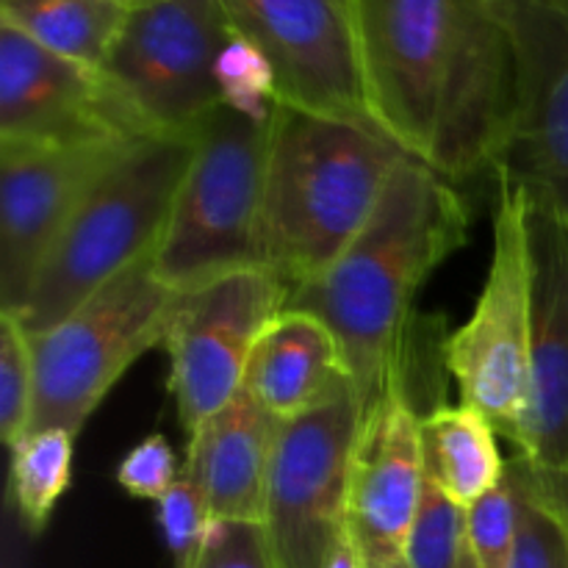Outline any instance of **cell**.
Returning <instances> with one entry per match:
<instances>
[{"instance_id": "cell-17", "label": "cell", "mask_w": 568, "mask_h": 568, "mask_svg": "<svg viewBox=\"0 0 568 568\" xmlns=\"http://www.w3.org/2000/svg\"><path fill=\"white\" fill-rule=\"evenodd\" d=\"M281 422L247 392L189 433L183 471L200 488L211 521L264 525L266 483Z\"/></svg>"}, {"instance_id": "cell-19", "label": "cell", "mask_w": 568, "mask_h": 568, "mask_svg": "<svg viewBox=\"0 0 568 568\" xmlns=\"http://www.w3.org/2000/svg\"><path fill=\"white\" fill-rule=\"evenodd\" d=\"M427 475L449 499L469 508L508 475L491 422L469 405H438L422 419Z\"/></svg>"}, {"instance_id": "cell-20", "label": "cell", "mask_w": 568, "mask_h": 568, "mask_svg": "<svg viewBox=\"0 0 568 568\" xmlns=\"http://www.w3.org/2000/svg\"><path fill=\"white\" fill-rule=\"evenodd\" d=\"M128 9L120 0H0V22L50 53L100 72Z\"/></svg>"}, {"instance_id": "cell-25", "label": "cell", "mask_w": 568, "mask_h": 568, "mask_svg": "<svg viewBox=\"0 0 568 568\" xmlns=\"http://www.w3.org/2000/svg\"><path fill=\"white\" fill-rule=\"evenodd\" d=\"M519 480L508 464L499 486L466 508V547L480 568H508L519 538Z\"/></svg>"}, {"instance_id": "cell-27", "label": "cell", "mask_w": 568, "mask_h": 568, "mask_svg": "<svg viewBox=\"0 0 568 568\" xmlns=\"http://www.w3.org/2000/svg\"><path fill=\"white\" fill-rule=\"evenodd\" d=\"M155 505H159V525L164 530L166 547L175 558V568H192L197 555L203 552L211 525H214L203 497H200V488L194 486L186 471H181L175 486Z\"/></svg>"}, {"instance_id": "cell-14", "label": "cell", "mask_w": 568, "mask_h": 568, "mask_svg": "<svg viewBox=\"0 0 568 568\" xmlns=\"http://www.w3.org/2000/svg\"><path fill=\"white\" fill-rule=\"evenodd\" d=\"M125 139L144 136L133 131L100 72L0 22V142L72 148Z\"/></svg>"}, {"instance_id": "cell-26", "label": "cell", "mask_w": 568, "mask_h": 568, "mask_svg": "<svg viewBox=\"0 0 568 568\" xmlns=\"http://www.w3.org/2000/svg\"><path fill=\"white\" fill-rule=\"evenodd\" d=\"M33 410L31 338L11 314H0V438L14 447L28 433Z\"/></svg>"}, {"instance_id": "cell-34", "label": "cell", "mask_w": 568, "mask_h": 568, "mask_svg": "<svg viewBox=\"0 0 568 568\" xmlns=\"http://www.w3.org/2000/svg\"><path fill=\"white\" fill-rule=\"evenodd\" d=\"M125 9H136V6H148V3H155V0H120Z\"/></svg>"}, {"instance_id": "cell-13", "label": "cell", "mask_w": 568, "mask_h": 568, "mask_svg": "<svg viewBox=\"0 0 568 568\" xmlns=\"http://www.w3.org/2000/svg\"><path fill=\"white\" fill-rule=\"evenodd\" d=\"M125 142H0V314H17L39 264L89 189L128 153Z\"/></svg>"}, {"instance_id": "cell-29", "label": "cell", "mask_w": 568, "mask_h": 568, "mask_svg": "<svg viewBox=\"0 0 568 568\" xmlns=\"http://www.w3.org/2000/svg\"><path fill=\"white\" fill-rule=\"evenodd\" d=\"M192 568H277L264 525L214 521Z\"/></svg>"}, {"instance_id": "cell-21", "label": "cell", "mask_w": 568, "mask_h": 568, "mask_svg": "<svg viewBox=\"0 0 568 568\" xmlns=\"http://www.w3.org/2000/svg\"><path fill=\"white\" fill-rule=\"evenodd\" d=\"M70 430H31L11 447V499L28 532H42L72 480Z\"/></svg>"}, {"instance_id": "cell-33", "label": "cell", "mask_w": 568, "mask_h": 568, "mask_svg": "<svg viewBox=\"0 0 568 568\" xmlns=\"http://www.w3.org/2000/svg\"><path fill=\"white\" fill-rule=\"evenodd\" d=\"M369 568H408V566H405L403 558H397V560H386V564H377V566H369Z\"/></svg>"}, {"instance_id": "cell-3", "label": "cell", "mask_w": 568, "mask_h": 568, "mask_svg": "<svg viewBox=\"0 0 568 568\" xmlns=\"http://www.w3.org/2000/svg\"><path fill=\"white\" fill-rule=\"evenodd\" d=\"M408 155L375 125L277 103L261 209V264L286 288L327 270L375 214Z\"/></svg>"}, {"instance_id": "cell-6", "label": "cell", "mask_w": 568, "mask_h": 568, "mask_svg": "<svg viewBox=\"0 0 568 568\" xmlns=\"http://www.w3.org/2000/svg\"><path fill=\"white\" fill-rule=\"evenodd\" d=\"M181 294L153 270V255L105 283L50 331L31 338V430L81 433L133 361L164 342Z\"/></svg>"}, {"instance_id": "cell-22", "label": "cell", "mask_w": 568, "mask_h": 568, "mask_svg": "<svg viewBox=\"0 0 568 568\" xmlns=\"http://www.w3.org/2000/svg\"><path fill=\"white\" fill-rule=\"evenodd\" d=\"M519 480V538L508 568H568V525L547 480L525 458L510 460Z\"/></svg>"}, {"instance_id": "cell-2", "label": "cell", "mask_w": 568, "mask_h": 568, "mask_svg": "<svg viewBox=\"0 0 568 568\" xmlns=\"http://www.w3.org/2000/svg\"><path fill=\"white\" fill-rule=\"evenodd\" d=\"M469 220L458 189L408 155L355 242L288 292L286 308L308 311L336 336L361 419L405 383L414 300L430 272L464 247Z\"/></svg>"}, {"instance_id": "cell-15", "label": "cell", "mask_w": 568, "mask_h": 568, "mask_svg": "<svg viewBox=\"0 0 568 568\" xmlns=\"http://www.w3.org/2000/svg\"><path fill=\"white\" fill-rule=\"evenodd\" d=\"M527 194V192H525ZM530 377L516 447L536 471H568V220L527 197Z\"/></svg>"}, {"instance_id": "cell-10", "label": "cell", "mask_w": 568, "mask_h": 568, "mask_svg": "<svg viewBox=\"0 0 568 568\" xmlns=\"http://www.w3.org/2000/svg\"><path fill=\"white\" fill-rule=\"evenodd\" d=\"M286 300V283L264 266L178 297L161 344L170 355V394L189 433L236 399L255 338Z\"/></svg>"}, {"instance_id": "cell-32", "label": "cell", "mask_w": 568, "mask_h": 568, "mask_svg": "<svg viewBox=\"0 0 568 568\" xmlns=\"http://www.w3.org/2000/svg\"><path fill=\"white\" fill-rule=\"evenodd\" d=\"M458 568H480L475 564V558H471V552H469V547L464 549V558H460V566Z\"/></svg>"}, {"instance_id": "cell-30", "label": "cell", "mask_w": 568, "mask_h": 568, "mask_svg": "<svg viewBox=\"0 0 568 568\" xmlns=\"http://www.w3.org/2000/svg\"><path fill=\"white\" fill-rule=\"evenodd\" d=\"M320 568H369L349 527H344V530L338 532V538L333 541V547L327 549L325 560H322Z\"/></svg>"}, {"instance_id": "cell-18", "label": "cell", "mask_w": 568, "mask_h": 568, "mask_svg": "<svg viewBox=\"0 0 568 568\" xmlns=\"http://www.w3.org/2000/svg\"><path fill=\"white\" fill-rule=\"evenodd\" d=\"M242 388L277 422H292L353 386L331 327L308 311L283 308L255 338Z\"/></svg>"}, {"instance_id": "cell-16", "label": "cell", "mask_w": 568, "mask_h": 568, "mask_svg": "<svg viewBox=\"0 0 568 568\" xmlns=\"http://www.w3.org/2000/svg\"><path fill=\"white\" fill-rule=\"evenodd\" d=\"M425 480L422 416L410 405L405 383H399L361 419L353 453L347 527L366 566L403 558Z\"/></svg>"}, {"instance_id": "cell-9", "label": "cell", "mask_w": 568, "mask_h": 568, "mask_svg": "<svg viewBox=\"0 0 568 568\" xmlns=\"http://www.w3.org/2000/svg\"><path fill=\"white\" fill-rule=\"evenodd\" d=\"M358 430L353 388L281 422L264 505V532L277 568H320L347 527Z\"/></svg>"}, {"instance_id": "cell-23", "label": "cell", "mask_w": 568, "mask_h": 568, "mask_svg": "<svg viewBox=\"0 0 568 568\" xmlns=\"http://www.w3.org/2000/svg\"><path fill=\"white\" fill-rule=\"evenodd\" d=\"M466 549V508L449 499L430 475L405 541L408 568H458Z\"/></svg>"}, {"instance_id": "cell-11", "label": "cell", "mask_w": 568, "mask_h": 568, "mask_svg": "<svg viewBox=\"0 0 568 568\" xmlns=\"http://www.w3.org/2000/svg\"><path fill=\"white\" fill-rule=\"evenodd\" d=\"M516 100L497 178L568 220V0H503Z\"/></svg>"}, {"instance_id": "cell-8", "label": "cell", "mask_w": 568, "mask_h": 568, "mask_svg": "<svg viewBox=\"0 0 568 568\" xmlns=\"http://www.w3.org/2000/svg\"><path fill=\"white\" fill-rule=\"evenodd\" d=\"M530 244L527 194L499 178L494 253L469 322L444 344V364L460 403L480 410L494 430L516 444L530 377Z\"/></svg>"}, {"instance_id": "cell-1", "label": "cell", "mask_w": 568, "mask_h": 568, "mask_svg": "<svg viewBox=\"0 0 568 568\" xmlns=\"http://www.w3.org/2000/svg\"><path fill=\"white\" fill-rule=\"evenodd\" d=\"M372 122L449 183L497 164L516 100L508 22L494 0H353Z\"/></svg>"}, {"instance_id": "cell-5", "label": "cell", "mask_w": 568, "mask_h": 568, "mask_svg": "<svg viewBox=\"0 0 568 568\" xmlns=\"http://www.w3.org/2000/svg\"><path fill=\"white\" fill-rule=\"evenodd\" d=\"M272 120L220 105L194 136L153 270L178 294L261 264V209Z\"/></svg>"}, {"instance_id": "cell-31", "label": "cell", "mask_w": 568, "mask_h": 568, "mask_svg": "<svg viewBox=\"0 0 568 568\" xmlns=\"http://www.w3.org/2000/svg\"><path fill=\"white\" fill-rule=\"evenodd\" d=\"M538 475L547 480L549 491H552L555 499H558L560 510H564V516H566V525H568V471H564V475H547V471H538Z\"/></svg>"}, {"instance_id": "cell-12", "label": "cell", "mask_w": 568, "mask_h": 568, "mask_svg": "<svg viewBox=\"0 0 568 568\" xmlns=\"http://www.w3.org/2000/svg\"><path fill=\"white\" fill-rule=\"evenodd\" d=\"M220 3L233 31L253 42L275 70L277 103L308 114L375 125L361 81L353 0Z\"/></svg>"}, {"instance_id": "cell-4", "label": "cell", "mask_w": 568, "mask_h": 568, "mask_svg": "<svg viewBox=\"0 0 568 568\" xmlns=\"http://www.w3.org/2000/svg\"><path fill=\"white\" fill-rule=\"evenodd\" d=\"M192 153L194 139L144 136L89 189L39 264L22 308L11 314L28 336L59 325L155 253Z\"/></svg>"}, {"instance_id": "cell-7", "label": "cell", "mask_w": 568, "mask_h": 568, "mask_svg": "<svg viewBox=\"0 0 568 568\" xmlns=\"http://www.w3.org/2000/svg\"><path fill=\"white\" fill-rule=\"evenodd\" d=\"M231 37L220 0L136 6L100 75L139 136L194 139L222 105L216 59Z\"/></svg>"}, {"instance_id": "cell-28", "label": "cell", "mask_w": 568, "mask_h": 568, "mask_svg": "<svg viewBox=\"0 0 568 568\" xmlns=\"http://www.w3.org/2000/svg\"><path fill=\"white\" fill-rule=\"evenodd\" d=\"M183 466L178 464L172 444L164 436H148L122 458L120 469H116V483L131 497L159 503L175 486Z\"/></svg>"}, {"instance_id": "cell-35", "label": "cell", "mask_w": 568, "mask_h": 568, "mask_svg": "<svg viewBox=\"0 0 568 568\" xmlns=\"http://www.w3.org/2000/svg\"><path fill=\"white\" fill-rule=\"evenodd\" d=\"M494 3H503V0H494Z\"/></svg>"}, {"instance_id": "cell-24", "label": "cell", "mask_w": 568, "mask_h": 568, "mask_svg": "<svg viewBox=\"0 0 568 568\" xmlns=\"http://www.w3.org/2000/svg\"><path fill=\"white\" fill-rule=\"evenodd\" d=\"M216 87L222 105L255 122H270L277 109L275 70L266 55L233 31L231 42L216 59Z\"/></svg>"}]
</instances>
